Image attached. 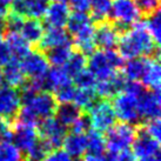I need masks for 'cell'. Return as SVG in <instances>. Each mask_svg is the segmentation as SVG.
Returning a JSON list of instances; mask_svg holds the SVG:
<instances>
[{
	"label": "cell",
	"instance_id": "cell-1",
	"mask_svg": "<svg viewBox=\"0 0 161 161\" xmlns=\"http://www.w3.org/2000/svg\"><path fill=\"white\" fill-rule=\"evenodd\" d=\"M116 46L118 52L124 60L139 57L159 58V45L153 40L142 21L135 23L120 34Z\"/></svg>",
	"mask_w": 161,
	"mask_h": 161
},
{
	"label": "cell",
	"instance_id": "cell-2",
	"mask_svg": "<svg viewBox=\"0 0 161 161\" xmlns=\"http://www.w3.org/2000/svg\"><path fill=\"white\" fill-rule=\"evenodd\" d=\"M141 14L134 0H112L108 19L122 34L132 25L140 21Z\"/></svg>",
	"mask_w": 161,
	"mask_h": 161
},
{
	"label": "cell",
	"instance_id": "cell-3",
	"mask_svg": "<svg viewBox=\"0 0 161 161\" xmlns=\"http://www.w3.org/2000/svg\"><path fill=\"white\" fill-rule=\"evenodd\" d=\"M136 135V126L127 122H115L106 132L105 140L108 151L120 153L132 146Z\"/></svg>",
	"mask_w": 161,
	"mask_h": 161
},
{
	"label": "cell",
	"instance_id": "cell-4",
	"mask_svg": "<svg viewBox=\"0 0 161 161\" xmlns=\"http://www.w3.org/2000/svg\"><path fill=\"white\" fill-rule=\"evenodd\" d=\"M91 128L101 133L107 132L116 122V115L111 100L99 98L93 106L87 111Z\"/></svg>",
	"mask_w": 161,
	"mask_h": 161
},
{
	"label": "cell",
	"instance_id": "cell-5",
	"mask_svg": "<svg viewBox=\"0 0 161 161\" xmlns=\"http://www.w3.org/2000/svg\"><path fill=\"white\" fill-rule=\"evenodd\" d=\"M113 108L115 112L116 119L121 122H127L130 125L140 124L139 114V98L126 92H120L113 98Z\"/></svg>",
	"mask_w": 161,
	"mask_h": 161
},
{
	"label": "cell",
	"instance_id": "cell-6",
	"mask_svg": "<svg viewBox=\"0 0 161 161\" xmlns=\"http://www.w3.org/2000/svg\"><path fill=\"white\" fill-rule=\"evenodd\" d=\"M21 105L27 106L39 120H45L54 116L58 103L54 98L53 93L48 91H41L33 94L31 98L24 101Z\"/></svg>",
	"mask_w": 161,
	"mask_h": 161
},
{
	"label": "cell",
	"instance_id": "cell-7",
	"mask_svg": "<svg viewBox=\"0 0 161 161\" xmlns=\"http://www.w3.org/2000/svg\"><path fill=\"white\" fill-rule=\"evenodd\" d=\"M36 128L39 130V138L45 141L51 151L60 147L63 145L65 135L67 134L66 127H64L55 118H48L42 120Z\"/></svg>",
	"mask_w": 161,
	"mask_h": 161
},
{
	"label": "cell",
	"instance_id": "cell-8",
	"mask_svg": "<svg viewBox=\"0 0 161 161\" xmlns=\"http://www.w3.org/2000/svg\"><path fill=\"white\" fill-rule=\"evenodd\" d=\"M160 141L155 140L145 130L141 124L136 125V135L132 143V152L135 158H142L159 155Z\"/></svg>",
	"mask_w": 161,
	"mask_h": 161
},
{
	"label": "cell",
	"instance_id": "cell-9",
	"mask_svg": "<svg viewBox=\"0 0 161 161\" xmlns=\"http://www.w3.org/2000/svg\"><path fill=\"white\" fill-rule=\"evenodd\" d=\"M87 69L93 74L97 82L105 81L114 75L116 72L107 57L106 51L98 49L90 54V58L87 59Z\"/></svg>",
	"mask_w": 161,
	"mask_h": 161
},
{
	"label": "cell",
	"instance_id": "cell-10",
	"mask_svg": "<svg viewBox=\"0 0 161 161\" xmlns=\"http://www.w3.org/2000/svg\"><path fill=\"white\" fill-rule=\"evenodd\" d=\"M24 73L28 79H41L49 69V64L44 52L31 51L26 57L20 60Z\"/></svg>",
	"mask_w": 161,
	"mask_h": 161
},
{
	"label": "cell",
	"instance_id": "cell-11",
	"mask_svg": "<svg viewBox=\"0 0 161 161\" xmlns=\"http://www.w3.org/2000/svg\"><path fill=\"white\" fill-rule=\"evenodd\" d=\"M21 107V97L18 88L0 86V116L13 122Z\"/></svg>",
	"mask_w": 161,
	"mask_h": 161
},
{
	"label": "cell",
	"instance_id": "cell-12",
	"mask_svg": "<svg viewBox=\"0 0 161 161\" xmlns=\"http://www.w3.org/2000/svg\"><path fill=\"white\" fill-rule=\"evenodd\" d=\"M48 0H12L9 12L26 19H40L44 17Z\"/></svg>",
	"mask_w": 161,
	"mask_h": 161
},
{
	"label": "cell",
	"instance_id": "cell-13",
	"mask_svg": "<svg viewBox=\"0 0 161 161\" xmlns=\"http://www.w3.org/2000/svg\"><path fill=\"white\" fill-rule=\"evenodd\" d=\"M120 32L109 20L94 24V40L100 49H113L118 45Z\"/></svg>",
	"mask_w": 161,
	"mask_h": 161
},
{
	"label": "cell",
	"instance_id": "cell-14",
	"mask_svg": "<svg viewBox=\"0 0 161 161\" xmlns=\"http://www.w3.org/2000/svg\"><path fill=\"white\" fill-rule=\"evenodd\" d=\"M160 91L146 90L139 97V114L141 120L149 121L160 116Z\"/></svg>",
	"mask_w": 161,
	"mask_h": 161
},
{
	"label": "cell",
	"instance_id": "cell-15",
	"mask_svg": "<svg viewBox=\"0 0 161 161\" xmlns=\"http://www.w3.org/2000/svg\"><path fill=\"white\" fill-rule=\"evenodd\" d=\"M65 45H72V39L68 32L65 31L64 28L48 27L44 31V34L41 36L40 42L38 44V47H39V51L45 53L49 49Z\"/></svg>",
	"mask_w": 161,
	"mask_h": 161
},
{
	"label": "cell",
	"instance_id": "cell-16",
	"mask_svg": "<svg viewBox=\"0 0 161 161\" xmlns=\"http://www.w3.org/2000/svg\"><path fill=\"white\" fill-rule=\"evenodd\" d=\"M39 135L36 132V128L34 127H28V126H24L20 124H14L13 128H12V142L17 146V147L26 154L32 146L38 141Z\"/></svg>",
	"mask_w": 161,
	"mask_h": 161
},
{
	"label": "cell",
	"instance_id": "cell-17",
	"mask_svg": "<svg viewBox=\"0 0 161 161\" xmlns=\"http://www.w3.org/2000/svg\"><path fill=\"white\" fill-rule=\"evenodd\" d=\"M69 14H71V7L66 3L53 1L52 4H48L47 6L44 14V19L48 27L64 28L67 24Z\"/></svg>",
	"mask_w": 161,
	"mask_h": 161
},
{
	"label": "cell",
	"instance_id": "cell-18",
	"mask_svg": "<svg viewBox=\"0 0 161 161\" xmlns=\"http://www.w3.org/2000/svg\"><path fill=\"white\" fill-rule=\"evenodd\" d=\"M126 79L121 72H116L114 75L105 81H98L95 84V92L100 99H108L111 100L115 97L116 94L124 91L126 85Z\"/></svg>",
	"mask_w": 161,
	"mask_h": 161
},
{
	"label": "cell",
	"instance_id": "cell-19",
	"mask_svg": "<svg viewBox=\"0 0 161 161\" xmlns=\"http://www.w3.org/2000/svg\"><path fill=\"white\" fill-rule=\"evenodd\" d=\"M26 75L24 73L20 61L15 59H11L8 63L4 65L3 68V80L7 86L13 88H20L26 81Z\"/></svg>",
	"mask_w": 161,
	"mask_h": 161
},
{
	"label": "cell",
	"instance_id": "cell-20",
	"mask_svg": "<svg viewBox=\"0 0 161 161\" xmlns=\"http://www.w3.org/2000/svg\"><path fill=\"white\" fill-rule=\"evenodd\" d=\"M4 40L7 44V47H8L11 55H12V59L20 61L31 52V45L24 39L20 33L6 32Z\"/></svg>",
	"mask_w": 161,
	"mask_h": 161
},
{
	"label": "cell",
	"instance_id": "cell-21",
	"mask_svg": "<svg viewBox=\"0 0 161 161\" xmlns=\"http://www.w3.org/2000/svg\"><path fill=\"white\" fill-rule=\"evenodd\" d=\"M72 44L74 45L76 51L85 54L86 57L93 53L97 48L94 40V24L74 34Z\"/></svg>",
	"mask_w": 161,
	"mask_h": 161
},
{
	"label": "cell",
	"instance_id": "cell-22",
	"mask_svg": "<svg viewBox=\"0 0 161 161\" xmlns=\"http://www.w3.org/2000/svg\"><path fill=\"white\" fill-rule=\"evenodd\" d=\"M72 82V78L67 74L64 67H52L49 68L46 75L44 76V88L53 93L54 91L60 88L61 86Z\"/></svg>",
	"mask_w": 161,
	"mask_h": 161
},
{
	"label": "cell",
	"instance_id": "cell-23",
	"mask_svg": "<svg viewBox=\"0 0 161 161\" xmlns=\"http://www.w3.org/2000/svg\"><path fill=\"white\" fill-rule=\"evenodd\" d=\"M140 82L148 91H160L161 69L159 58H151Z\"/></svg>",
	"mask_w": 161,
	"mask_h": 161
},
{
	"label": "cell",
	"instance_id": "cell-24",
	"mask_svg": "<svg viewBox=\"0 0 161 161\" xmlns=\"http://www.w3.org/2000/svg\"><path fill=\"white\" fill-rule=\"evenodd\" d=\"M61 146H64V151H66L72 158H81L87 152L86 134L69 132L65 135Z\"/></svg>",
	"mask_w": 161,
	"mask_h": 161
},
{
	"label": "cell",
	"instance_id": "cell-25",
	"mask_svg": "<svg viewBox=\"0 0 161 161\" xmlns=\"http://www.w3.org/2000/svg\"><path fill=\"white\" fill-rule=\"evenodd\" d=\"M149 57H139V58L130 59L127 63L122 66V74L127 80L140 81L143 76V73L147 68V65L149 63Z\"/></svg>",
	"mask_w": 161,
	"mask_h": 161
},
{
	"label": "cell",
	"instance_id": "cell-26",
	"mask_svg": "<svg viewBox=\"0 0 161 161\" xmlns=\"http://www.w3.org/2000/svg\"><path fill=\"white\" fill-rule=\"evenodd\" d=\"M44 31V24L41 23L40 19H25L19 33L30 45H38Z\"/></svg>",
	"mask_w": 161,
	"mask_h": 161
},
{
	"label": "cell",
	"instance_id": "cell-27",
	"mask_svg": "<svg viewBox=\"0 0 161 161\" xmlns=\"http://www.w3.org/2000/svg\"><path fill=\"white\" fill-rule=\"evenodd\" d=\"M82 111L75 106L73 103H58L55 109V119L64 126V127H71L82 114Z\"/></svg>",
	"mask_w": 161,
	"mask_h": 161
},
{
	"label": "cell",
	"instance_id": "cell-28",
	"mask_svg": "<svg viewBox=\"0 0 161 161\" xmlns=\"http://www.w3.org/2000/svg\"><path fill=\"white\" fill-rule=\"evenodd\" d=\"M93 25V21L91 19V15L87 12H79V11H74L73 13L69 14L66 24L67 27V32L69 36H74L78 32L82 31L86 27Z\"/></svg>",
	"mask_w": 161,
	"mask_h": 161
},
{
	"label": "cell",
	"instance_id": "cell-29",
	"mask_svg": "<svg viewBox=\"0 0 161 161\" xmlns=\"http://www.w3.org/2000/svg\"><path fill=\"white\" fill-rule=\"evenodd\" d=\"M86 145L87 152L94 157H100L106 149V140L103 133L91 128L86 133Z\"/></svg>",
	"mask_w": 161,
	"mask_h": 161
},
{
	"label": "cell",
	"instance_id": "cell-30",
	"mask_svg": "<svg viewBox=\"0 0 161 161\" xmlns=\"http://www.w3.org/2000/svg\"><path fill=\"white\" fill-rule=\"evenodd\" d=\"M72 52H73L72 45H65L49 49L45 52V55L48 64L53 67H64L65 64L67 63L68 58L71 57Z\"/></svg>",
	"mask_w": 161,
	"mask_h": 161
},
{
	"label": "cell",
	"instance_id": "cell-31",
	"mask_svg": "<svg viewBox=\"0 0 161 161\" xmlns=\"http://www.w3.org/2000/svg\"><path fill=\"white\" fill-rule=\"evenodd\" d=\"M99 99L95 90H85V88H76L74 98L72 103L80 108L81 111H88L93 106L95 101Z\"/></svg>",
	"mask_w": 161,
	"mask_h": 161
},
{
	"label": "cell",
	"instance_id": "cell-32",
	"mask_svg": "<svg viewBox=\"0 0 161 161\" xmlns=\"http://www.w3.org/2000/svg\"><path fill=\"white\" fill-rule=\"evenodd\" d=\"M86 67H87V57L76 49L72 52L71 57L68 58L67 63L64 66L65 71L67 72V74L71 78H74L81 71L86 69Z\"/></svg>",
	"mask_w": 161,
	"mask_h": 161
},
{
	"label": "cell",
	"instance_id": "cell-33",
	"mask_svg": "<svg viewBox=\"0 0 161 161\" xmlns=\"http://www.w3.org/2000/svg\"><path fill=\"white\" fill-rule=\"evenodd\" d=\"M112 0H91V19L93 24H98L108 19Z\"/></svg>",
	"mask_w": 161,
	"mask_h": 161
},
{
	"label": "cell",
	"instance_id": "cell-34",
	"mask_svg": "<svg viewBox=\"0 0 161 161\" xmlns=\"http://www.w3.org/2000/svg\"><path fill=\"white\" fill-rule=\"evenodd\" d=\"M0 161H26V158L11 140H0Z\"/></svg>",
	"mask_w": 161,
	"mask_h": 161
},
{
	"label": "cell",
	"instance_id": "cell-35",
	"mask_svg": "<svg viewBox=\"0 0 161 161\" xmlns=\"http://www.w3.org/2000/svg\"><path fill=\"white\" fill-rule=\"evenodd\" d=\"M147 20L143 21L146 30L148 33L151 34L153 38V40L157 42V45L160 44V38H161V17H160V11L158 9L157 12H154L153 14L146 17Z\"/></svg>",
	"mask_w": 161,
	"mask_h": 161
},
{
	"label": "cell",
	"instance_id": "cell-36",
	"mask_svg": "<svg viewBox=\"0 0 161 161\" xmlns=\"http://www.w3.org/2000/svg\"><path fill=\"white\" fill-rule=\"evenodd\" d=\"M48 152H51L49 147L46 145L45 141H42L39 138L38 141L32 146L31 149L25 154V158L28 161H44Z\"/></svg>",
	"mask_w": 161,
	"mask_h": 161
},
{
	"label": "cell",
	"instance_id": "cell-37",
	"mask_svg": "<svg viewBox=\"0 0 161 161\" xmlns=\"http://www.w3.org/2000/svg\"><path fill=\"white\" fill-rule=\"evenodd\" d=\"M74 84L76 88H85V90H94L97 80L87 68L81 71L79 74H76L74 78Z\"/></svg>",
	"mask_w": 161,
	"mask_h": 161
},
{
	"label": "cell",
	"instance_id": "cell-38",
	"mask_svg": "<svg viewBox=\"0 0 161 161\" xmlns=\"http://www.w3.org/2000/svg\"><path fill=\"white\" fill-rule=\"evenodd\" d=\"M76 87L73 84H67V85L61 86L60 88L53 92V95L58 103H68L73 101L74 94H75Z\"/></svg>",
	"mask_w": 161,
	"mask_h": 161
},
{
	"label": "cell",
	"instance_id": "cell-39",
	"mask_svg": "<svg viewBox=\"0 0 161 161\" xmlns=\"http://www.w3.org/2000/svg\"><path fill=\"white\" fill-rule=\"evenodd\" d=\"M24 20H25V18L8 11L5 15V31L19 33L24 24Z\"/></svg>",
	"mask_w": 161,
	"mask_h": 161
},
{
	"label": "cell",
	"instance_id": "cell-40",
	"mask_svg": "<svg viewBox=\"0 0 161 161\" xmlns=\"http://www.w3.org/2000/svg\"><path fill=\"white\" fill-rule=\"evenodd\" d=\"M134 1L138 6L140 14L145 18L157 12L160 4V0H134Z\"/></svg>",
	"mask_w": 161,
	"mask_h": 161
},
{
	"label": "cell",
	"instance_id": "cell-41",
	"mask_svg": "<svg viewBox=\"0 0 161 161\" xmlns=\"http://www.w3.org/2000/svg\"><path fill=\"white\" fill-rule=\"evenodd\" d=\"M69 128H71V132H73V133L86 134V133L91 130L90 118L87 115V113H82L80 118H79Z\"/></svg>",
	"mask_w": 161,
	"mask_h": 161
},
{
	"label": "cell",
	"instance_id": "cell-42",
	"mask_svg": "<svg viewBox=\"0 0 161 161\" xmlns=\"http://www.w3.org/2000/svg\"><path fill=\"white\" fill-rule=\"evenodd\" d=\"M141 125H142V124H141ZM142 127L152 138H154L155 140H158V141H160V138H161L160 119H154V120L146 121V124L142 125Z\"/></svg>",
	"mask_w": 161,
	"mask_h": 161
},
{
	"label": "cell",
	"instance_id": "cell-43",
	"mask_svg": "<svg viewBox=\"0 0 161 161\" xmlns=\"http://www.w3.org/2000/svg\"><path fill=\"white\" fill-rule=\"evenodd\" d=\"M44 161H73V158L66 151L61 148H55L48 152Z\"/></svg>",
	"mask_w": 161,
	"mask_h": 161
},
{
	"label": "cell",
	"instance_id": "cell-44",
	"mask_svg": "<svg viewBox=\"0 0 161 161\" xmlns=\"http://www.w3.org/2000/svg\"><path fill=\"white\" fill-rule=\"evenodd\" d=\"M12 128H13V122L0 116V140L12 141Z\"/></svg>",
	"mask_w": 161,
	"mask_h": 161
},
{
	"label": "cell",
	"instance_id": "cell-45",
	"mask_svg": "<svg viewBox=\"0 0 161 161\" xmlns=\"http://www.w3.org/2000/svg\"><path fill=\"white\" fill-rule=\"evenodd\" d=\"M12 59L11 52H9L7 44L5 42L4 38L0 36V66H4Z\"/></svg>",
	"mask_w": 161,
	"mask_h": 161
},
{
	"label": "cell",
	"instance_id": "cell-46",
	"mask_svg": "<svg viewBox=\"0 0 161 161\" xmlns=\"http://www.w3.org/2000/svg\"><path fill=\"white\" fill-rule=\"evenodd\" d=\"M69 3V7L74 9V11H79V12H87L90 11L91 0H68Z\"/></svg>",
	"mask_w": 161,
	"mask_h": 161
},
{
	"label": "cell",
	"instance_id": "cell-47",
	"mask_svg": "<svg viewBox=\"0 0 161 161\" xmlns=\"http://www.w3.org/2000/svg\"><path fill=\"white\" fill-rule=\"evenodd\" d=\"M116 161H136V158L133 154L132 151L130 149H125L122 152L118 153V159Z\"/></svg>",
	"mask_w": 161,
	"mask_h": 161
},
{
	"label": "cell",
	"instance_id": "cell-48",
	"mask_svg": "<svg viewBox=\"0 0 161 161\" xmlns=\"http://www.w3.org/2000/svg\"><path fill=\"white\" fill-rule=\"evenodd\" d=\"M99 161H116L118 159V153L112 152V151H105V152L98 157Z\"/></svg>",
	"mask_w": 161,
	"mask_h": 161
},
{
	"label": "cell",
	"instance_id": "cell-49",
	"mask_svg": "<svg viewBox=\"0 0 161 161\" xmlns=\"http://www.w3.org/2000/svg\"><path fill=\"white\" fill-rule=\"evenodd\" d=\"M12 3V0H0V12L6 14L8 12V7Z\"/></svg>",
	"mask_w": 161,
	"mask_h": 161
},
{
	"label": "cell",
	"instance_id": "cell-50",
	"mask_svg": "<svg viewBox=\"0 0 161 161\" xmlns=\"http://www.w3.org/2000/svg\"><path fill=\"white\" fill-rule=\"evenodd\" d=\"M80 161H99V159L98 157H94L92 154H84Z\"/></svg>",
	"mask_w": 161,
	"mask_h": 161
},
{
	"label": "cell",
	"instance_id": "cell-51",
	"mask_svg": "<svg viewBox=\"0 0 161 161\" xmlns=\"http://www.w3.org/2000/svg\"><path fill=\"white\" fill-rule=\"evenodd\" d=\"M5 15L3 12H0V36H1V33L5 31Z\"/></svg>",
	"mask_w": 161,
	"mask_h": 161
},
{
	"label": "cell",
	"instance_id": "cell-52",
	"mask_svg": "<svg viewBox=\"0 0 161 161\" xmlns=\"http://www.w3.org/2000/svg\"><path fill=\"white\" fill-rule=\"evenodd\" d=\"M139 161H160V154L159 155H153V157H148V158H142Z\"/></svg>",
	"mask_w": 161,
	"mask_h": 161
},
{
	"label": "cell",
	"instance_id": "cell-53",
	"mask_svg": "<svg viewBox=\"0 0 161 161\" xmlns=\"http://www.w3.org/2000/svg\"><path fill=\"white\" fill-rule=\"evenodd\" d=\"M3 68H1V66H0V86L3 85Z\"/></svg>",
	"mask_w": 161,
	"mask_h": 161
},
{
	"label": "cell",
	"instance_id": "cell-54",
	"mask_svg": "<svg viewBox=\"0 0 161 161\" xmlns=\"http://www.w3.org/2000/svg\"><path fill=\"white\" fill-rule=\"evenodd\" d=\"M26 161H28V160H26Z\"/></svg>",
	"mask_w": 161,
	"mask_h": 161
}]
</instances>
